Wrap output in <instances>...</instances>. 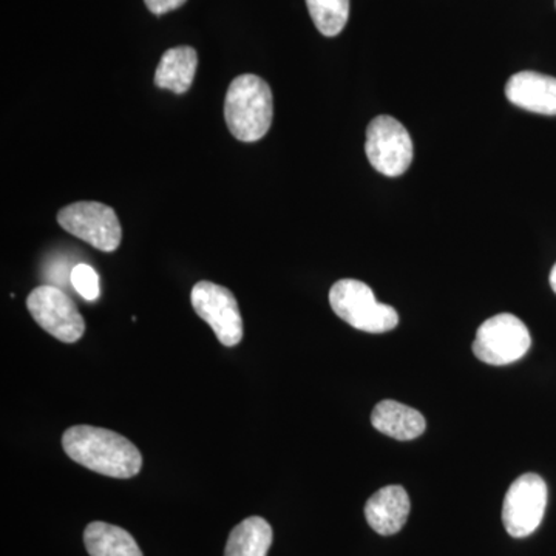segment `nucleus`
Instances as JSON below:
<instances>
[{
    "label": "nucleus",
    "mask_w": 556,
    "mask_h": 556,
    "mask_svg": "<svg viewBox=\"0 0 556 556\" xmlns=\"http://www.w3.org/2000/svg\"><path fill=\"white\" fill-rule=\"evenodd\" d=\"M365 152L371 166L386 177H401L412 166L415 148L408 130L393 116L369 123Z\"/></svg>",
    "instance_id": "obj_5"
},
{
    "label": "nucleus",
    "mask_w": 556,
    "mask_h": 556,
    "mask_svg": "<svg viewBox=\"0 0 556 556\" xmlns=\"http://www.w3.org/2000/svg\"><path fill=\"white\" fill-rule=\"evenodd\" d=\"M548 280H551L552 289L556 292V265L552 268L551 278H548Z\"/></svg>",
    "instance_id": "obj_19"
},
{
    "label": "nucleus",
    "mask_w": 556,
    "mask_h": 556,
    "mask_svg": "<svg viewBox=\"0 0 556 556\" xmlns=\"http://www.w3.org/2000/svg\"><path fill=\"white\" fill-rule=\"evenodd\" d=\"M84 544L90 556H144L127 530L94 521L84 530Z\"/></svg>",
    "instance_id": "obj_14"
},
{
    "label": "nucleus",
    "mask_w": 556,
    "mask_h": 556,
    "mask_svg": "<svg viewBox=\"0 0 556 556\" xmlns=\"http://www.w3.org/2000/svg\"><path fill=\"white\" fill-rule=\"evenodd\" d=\"M311 20L317 30L328 38H334L345 28L350 17V0H306Z\"/></svg>",
    "instance_id": "obj_16"
},
{
    "label": "nucleus",
    "mask_w": 556,
    "mask_h": 556,
    "mask_svg": "<svg viewBox=\"0 0 556 556\" xmlns=\"http://www.w3.org/2000/svg\"><path fill=\"white\" fill-rule=\"evenodd\" d=\"M274 116L273 91L265 79L241 75L230 83L225 101L226 126L239 141H258L268 134Z\"/></svg>",
    "instance_id": "obj_2"
},
{
    "label": "nucleus",
    "mask_w": 556,
    "mask_h": 556,
    "mask_svg": "<svg viewBox=\"0 0 556 556\" xmlns=\"http://www.w3.org/2000/svg\"><path fill=\"white\" fill-rule=\"evenodd\" d=\"M62 447L70 459L109 478H134L142 467V455L129 439L105 428H68Z\"/></svg>",
    "instance_id": "obj_1"
},
{
    "label": "nucleus",
    "mask_w": 556,
    "mask_h": 556,
    "mask_svg": "<svg viewBox=\"0 0 556 556\" xmlns=\"http://www.w3.org/2000/svg\"><path fill=\"white\" fill-rule=\"evenodd\" d=\"M70 281L80 298L87 302H94L100 298V277L91 266L84 263L76 265L70 273Z\"/></svg>",
    "instance_id": "obj_17"
},
{
    "label": "nucleus",
    "mask_w": 556,
    "mask_h": 556,
    "mask_svg": "<svg viewBox=\"0 0 556 556\" xmlns=\"http://www.w3.org/2000/svg\"><path fill=\"white\" fill-rule=\"evenodd\" d=\"M547 496L546 482L540 475L526 473L514 481L503 504V522L508 535H532L543 522Z\"/></svg>",
    "instance_id": "obj_8"
},
{
    "label": "nucleus",
    "mask_w": 556,
    "mask_h": 556,
    "mask_svg": "<svg viewBox=\"0 0 556 556\" xmlns=\"http://www.w3.org/2000/svg\"><path fill=\"white\" fill-rule=\"evenodd\" d=\"M409 508L407 490L401 485H387L369 497L365 504V518L379 535H396L407 525Z\"/></svg>",
    "instance_id": "obj_10"
},
{
    "label": "nucleus",
    "mask_w": 556,
    "mask_h": 556,
    "mask_svg": "<svg viewBox=\"0 0 556 556\" xmlns=\"http://www.w3.org/2000/svg\"><path fill=\"white\" fill-rule=\"evenodd\" d=\"M532 345L525 321L514 314H497L478 328L473 353L479 361L493 367L514 364L526 356Z\"/></svg>",
    "instance_id": "obj_4"
},
{
    "label": "nucleus",
    "mask_w": 556,
    "mask_h": 556,
    "mask_svg": "<svg viewBox=\"0 0 556 556\" xmlns=\"http://www.w3.org/2000/svg\"><path fill=\"white\" fill-rule=\"evenodd\" d=\"M506 97L511 104L540 115H556V78L536 72H519L508 79Z\"/></svg>",
    "instance_id": "obj_11"
},
{
    "label": "nucleus",
    "mask_w": 556,
    "mask_h": 556,
    "mask_svg": "<svg viewBox=\"0 0 556 556\" xmlns=\"http://www.w3.org/2000/svg\"><path fill=\"white\" fill-rule=\"evenodd\" d=\"M28 311L40 328L64 343H75L86 332L78 306L60 288L42 285L27 299Z\"/></svg>",
    "instance_id": "obj_9"
},
{
    "label": "nucleus",
    "mask_w": 556,
    "mask_h": 556,
    "mask_svg": "<svg viewBox=\"0 0 556 556\" xmlns=\"http://www.w3.org/2000/svg\"><path fill=\"white\" fill-rule=\"evenodd\" d=\"M144 2L153 14L161 16V14L169 13V11L177 10L179 7L185 5L186 0H144Z\"/></svg>",
    "instance_id": "obj_18"
},
{
    "label": "nucleus",
    "mask_w": 556,
    "mask_h": 556,
    "mask_svg": "<svg viewBox=\"0 0 556 556\" xmlns=\"http://www.w3.org/2000/svg\"><path fill=\"white\" fill-rule=\"evenodd\" d=\"M193 309L214 329L222 345L237 346L243 340V317L239 302L228 288L199 281L190 292Z\"/></svg>",
    "instance_id": "obj_7"
},
{
    "label": "nucleus",
    "mask_w": 556,
    "mask_h": 556,
    "mask_svg": "<svg viewBox=\"0 0 556 556\" xmlns=\"http://www.w3.org/2000/svg\"><path fill=\"white\" fill-rule=\"evenodd\" d=\"M199 56L192 47H175L161 58L155 72V86L174 93H186L195 78Z\"/></svg>",
    "instance_id": "obj_13"
},
{
    "label": "nucleus",
    "mask_w": 556,
    "mask_h": 556,
    "mask_svg": "<svg viewBox=\"0 0 556 556\" xmlns=\"http://www.w3.org/2000/svg\"><path fill=\"white\" fill-rule=\"evenodd\" d=\"M61 228L102 252H113L123 239L115 211L97 201H79L61 208L58 214Z\"/></svg>",
    "instance_id": "obj_6"
},
{
    "label": "nucleus",
    "mask_w": 556,
    "mask_h": 556,
    "mask_svg": "<svg viewBox=\"0 0 556 556\" xmlns=\"http://www.w3.org/2000/svg\"><path fill=\"white\" fill-rule=\"evenodd\" d=\"M371 424L379 433L397 441H413L427 428L422 413L396 401L379 402L372 409Z\"/></svg>",
    "instance_id": "obj_12"
},
{
    "label": "nucleus",
    "mask_w": 556,
    "mask_h": 556,
    "mask_svg": "<svg viewBox=\"0 0 556 556\" xmlns=\"http://www.w3.org/2000/svg\"><path fill=\"white\" fill-rule=\"evenodd\" d=\"M329 303L343 321L358 331L380 334L391 331L399 324L396 309L378 302L367 283L353 278H345L332 285Z\"/></svg>",
    "instance_id": "obj_3"
},
{
    "label": "nucleus",
    "mask_w": 556,
    "mask_h": 556,
    "mask_svg": "<svg viewBox=\"0 0 556 556\" xmlns=\"http://www.w3.org/2000/svg\"><path fill=\"white\" fill-rule=\"evenodd\" d=\"M273 540V527L266 519L247 518L229 533L225 556H268Z\"/></svg>",
    "instance_id": "obj_15"
}]
</instances>
